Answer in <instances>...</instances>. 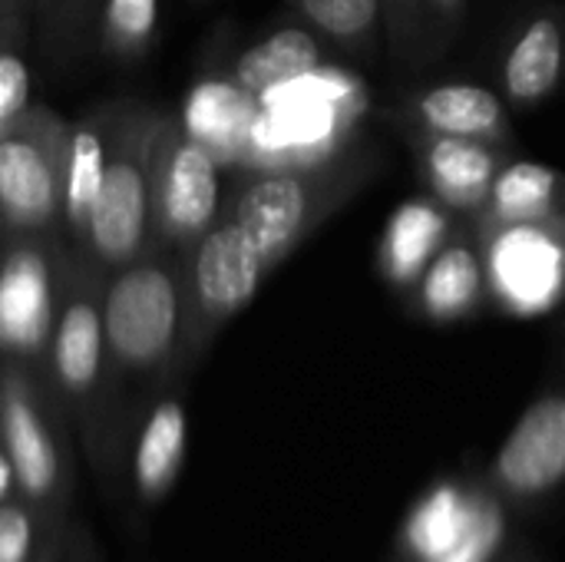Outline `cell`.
<instances>
[{"label": "cell", "mask_w": 565, "mask_h": 562, "mask_svg": "<svg viewBox=\"0 0 565 562\" xmlns=\"http://www.w3.org/2000/svg\"><path fill=\"white\" fill-rule=\"evenodd\" d=\"M7 494H10V474H7V460L0 454V497H7Z\"/></svg>", "instance_id": "cell-33"}, {"label": "cell", "mask_w": 565, "mask_h": 562, "mask_svg": "<svg viewBox=\"0 0 565 562\" xmlns=\"http://www.w3.org/2000/svg\"><path fill=\"white\" fill-rule=\"evenodd\" d=\"M417 152V169L434 202H440L454 215H477L490 195V185L503 162H510V149L477 139L457 136H407Z\"/></svg>", "instance_id": "cell-14"}, {"label": "cell", "mask_w": 565, "mask_h": 562, "mask_svg": "<svg viewBox=\"0 0 565 562\" xmlns=\"http://www.w3.org/2000/svg\"><path fill=\"white\" fill-rule=\"evenodd\" d=\"M66 129L56 109L30 103L0 132V225L10 238H56Z\"/></svg>", "instance_id": "cell-7"}, {"label": "cell", "mask_w": 565, "mask_h": 562, "mask_svg": "<svg viewBox=\"0 0 565 562\" xmlns=\"http://www.w3.org/2000/svg\"><path fill=\"white\" fill-rule=\"evenodd\" d=\"M377 166L381 159L374 149L344 146L341 152L318 162L265 169L222 195V215H228L248 235L265 268L275 272L377 172Z\"/></svg>", "instance_id": "cell-1"}, {"label": "cell", "mask_w": 565, "mask_h": 562, "mask_svg": "<svg viewBox=\"0 0 565 562\" xmlns=\"http://www.w3.org/2000/svg\"><path fill=\"white\" fill-rule=\"evenodd\" d=\"M298 17L334 46L371 56L384 36L381 0H291Z\"/></svg>", "instance_id": "cell-24"}, {"label": "cell", "mask_w": 565, "mask_h": 562, "mask_svg": "<svg viewBox=\"0 0 565 562\" xmlns=\"http://www.w3.org/2000/svg\"><path fill=\"white\" fill-rule=\"evenodd\" d=\"M354 83L321 63L301 79L255 96V116L235 166L265 172L341 152L348 146L341 136L354 132Z\"/></svg>", "instance_id": "cell-4"}, {"label": "cell", "mask_w": 565, "mask_h": 562, "mask_svg": "<svg viewBox=\"0 0 565 562\" xmlns=\"http://www.w3.org/2000/svg\"><path fill=\"white\" fill-rule=\"evenodd\" d=\"M103 0H33L30 36L50 73H66L96 46V20Z\"/></svg>", "instance_id": "cell-22"}, {"label": "cell", "mask_w": 565, "mask_h": 562, "mask_svg": "<svg viewBox=\"0 0 565 562\" xmlns=\"http://www.w3.org/2000/svg\"><path fill=\"white\" fill-rule=\"evenodd\" d=\"M507 500L487 484H463V513H460V533L454 550L444 562H493L503 556V547L510 540V513Z\"/></svg>", "instance_id": "cell-25"}, {"label": "cell", "mask_w": 565, "mask_h": 562, "mask_svg": "<svg viewBox=\"0 0 565 562\" xmlns=\"http://www.w3.org/2000/svg\"><path fill=\"white\" fill-rule=\"evenodd\" d=\"M565 477V397L550 388L516 421L493 457L487 484L507 503H540Z\"/></svg>", "instance_id": "cell-12"}, {"label": "cell", "mask_w": 565, "mask_h": 562, "mask_svg": "<svg viewBox=\"0 0 565 562\" xmlns=\"http://www.w3.org/2000/svg\"><path fill=\"white\" fill-rule=\"evenodd\" d=\"M0 10H20V13H26V17H30L33 0H0Z\"/></svg>", "instance_id": "cell-32"}, {"label": "cell", "mask_w": 565, "mask_h": 562, "mask_svg": "<svg viewBox=\"0 0 565 562\" xmlns=\"http://www.w3.org/2000/svg\"><path fill=\"white\" fill-rule=\"evenodd\" d=\"M159 33V0H103L93 53L106 63H139Z\"/></svg>", "instance_id": "cell-26"}, {"label": "cell", "mask_w": 565, "mask_h": 562, "mask_svg": "<svg viewBox=\"0 0 565 562\" xmlns=\"http://www.w3.org/2000/svg\"><path fill=\"white\" fill-rule=\"evenodd\" d=\"M33 562H70L63 556V540H53V537H50V543L43 547V553Z\"/></svg>", "instance_id": "cell-31"}, {"label": "cell", "mask_w": 565, "mask_h": 562, "mask_svg": "<svg viewBox=\"0 0 565 562\" xmlns=\"http://www.w3.org/2000/svg\"><path fill=\"white\" fill-rule=\"evenodd\" d=\"M182 255L146 248L103 278V348L116 381L166 388L185 368Z\"/></svg>", "instance_id": "cell-2"}, {"label": "cell", "mask_w": 565, "mask_h": 562, "mask_svg": "<svg viewBox=\"0 0 565 562\" xmlns=\"http://www.w3.org/2000/svg\"><path fill=\"white\" fill-rule=\"evenodd\" d=\"M424 3V63L437 60L457 40L467 17V0H420Z\"/></svg>", "instance_id": "cell-30"}, {"label": "cell", "mask_w": 565, "mask_h": 562, "mask_svg": "<svg viewBox=\"0 0 565 562\" xmlns=\"http://www.w3.org/2000/svg\"><path fill=\"white\" fill-rule=\"evenodd\" d=\"M189 417L179 394H162L136 431L132 444V490L142 507L162 503L185 464Z\"/></svg>", "instance_id": "cell-17"}, {"label": "cell", "mask_w": 565, "mask_h": 562, "mask_svg": "<svg viewBox=\"0 0 565 562\" xmlns=\"http://www.w3.org/2000/svg\"><path fill=\"white\" fill-rule=\"evenodd\" d=\"M391 119L407 132L420 136H457L510 149L513 129L500 96L477 83H440L411 93Z\"/></svg>", "instance_id": "cell-13"}, {"label": "cell", "mask_w": 565, "mask_h": 562, "mask_svg": "<svg viewBox=\"0 0 565 562\" xmlns=\"http://www.w3.org/2000/svg\"><path fill=\"white\" fill-rule=\"evenodd\" d=\"M162 109L122 99V116L93 192L83 238L66 248L103 278L149 248V149Z\"/></svg>", "instance_id": "cell-5"}, {"label": "cell", "mask_w": 565, "mask_h": 562, "mask_svg": "<svg viewBox=\"0 0 565 562\" xmlns=\"http://www.w3.org/2000/svg\"><path fill=\"white\" fill-rule=\"evenodd\" d=\"M53 523L20 497H0V562H33L43 547V527Z\"/></svg>", "instance_id": "cell-28"}, {"label": "cell", "mask_w": 565, "mask_h": 562, "mask_svg": "<svg viewBox=\"0 0 565 562\" xmlns=\"http://www.w3.org/2000/svg\"><path fill=\"white\" fill-rule=\"evenodd\" d=\"M565 215L546 222H516L477 235L487 291L503 311L533 318L563 295Z\"/></svg>", "instance_id": "cell-10"}, {"label": "cell", "mask_w": 565, "mask_h": 562, "mask_svg": "<svg viewBox=\"0 0 565 562\" xmlns=\"http://www.w3.org/2000/svg\"><path fill=\"white\" fill-rule=\"evenodd\" d=\"M384 40L391 56L411 70L424 66V3L420 0H381Z\"/></svg>", "instance_id": "cell-29"}, {"label": "cell", "mask_w": 565, "mask_h": 562, "mask_svg": "<svg viewBox=\"0 0 565 562\" xmlns=\"http://www.w3.org/2000/svg\"><path fill=\"white\" fill-rule=\"evenodd\" d=\"M46 391L83 427L93 450L106 437V401L116 391L103 348V275L60 252L53 321L46 341Z\"/></svg>", "instance_id": "cell-3"}, {"label": "cell", "mask_w": 565, "mask_h": 562, "mask_svg": "<svg viewBox=\"0 0 565 562\" xmlns=\"http://www.w3.org/2000/svg\"><path fill=\"white\" fill-rule=\"evenodd\" d=\"M218 212L222 182L215 156L185 132L182 119L159 113L149 149V248L182 255Z\"/></svg>", "instance_id": "cell-8"}, {"label": "cell", "mask_w": 565, "mask_h": 562, "mask_svg": "<svg viewBox=\"0 0 565 562\" xmlns=\"http://www.w3.org/2000/svg\"><path fill=\"white\" fill-rule=\"evenodd\" d=\"M56 238H10L0 248V361L40 368L46 358L56 262Z\"/></svg>", "instance_id": "cell-11"}, {"label": "cell", "mask_w": 565, "mask_h": 562, "mask_svg": "<svg viewBox=\"0 0 565 562\" xmlns=\"http://www.w3.org/2000/svg\"><path fill=\"white\" fill-rule=\"evenodd\" d=\"M454 212H447L434 199H417L401 205L377 245V268L381 275L397 285L411 288L417 275L427 268V262L437 255V248L450 238Z\"/></svg>", "instance_id": "cell-19"}, {"label": "cell", "mask_w": 565, "mask_h": 562, "mask_svg": "<svg viewBox=\"0 0 565 562\" xmlns=\"http://www.w3.org/2000/svg\"><path fill=\"white\" fill-rule=\"evenodd\" d=\"M30 17L20 10H0V132L30 106Z\"/></svg>", "instance_id": "cell-27"}, {"label": "cell", "mask_w": 565, "mask_h": 562, "mask_svg": "<svg viewBox=\"0 0 565 562\" xmlns=\"http://www.w3.org/2000/svg\"><path fill=\"white\" fill-rule=\"evenodd\" d=\"M463 484H437L407 517L401 550L411 562H444L457 543Z\"/></svg>", "instance_id": "cell-23"}, {"label": "cell", "mask_w": 565, "mask_h": 562, "mask_svg": "<svg viewBox=\"0 0 565 562\" xmlns=\"http://www.w3.org/2000/svg\"><path fill=\"white\" fill-rule=\"evenodd\" d=\"M0 454L10 474V494L60 520L70 497V464L60 437V417L46 384L33 368L0 361Z\"/></svg>", "instance_id": "cell-6"}, {"label": "cell", "mask_w": 565, "mask_h": 562, "mask_svg": "<svg viewBox=\"0 0 565 562\" xmlns=\"http://www.w3.org/2000/svg\"><path fill=\"white\" fill-rule=\"evenodd\" d=\"M563 215V179L543 162H503L487 202L473 215V229L490 232L516 222H546Z\"/></svg>", "instance_id": "cell-18"}, {"label": "cell", "mask_w": 565, "mask_h": 562, "mask_svg": "<svg viewBox=\"0 0 565 562\" xmlns=\"http://www.w3.org/2000/svg\"><path fill=\"white\" fill-rule=\"evenodd\" d=\"M411 288L417 315L434 325L473 318L490 298L480 245L473 238H447Z\"/></svg>", "instance_id": "cell-15"}, {"label": "cell", "mask_w": 565, "mask_h": 562, "mask_svg": "<svg viewBox=\"0 0 565 562\" xmlns=\"http://www.w3.org/2000/svg\"><path fill=\"white\" fill-rule=\"evenodd\" d=\"M563 73V30L553 13L536 17L510 46L503 63V89L516 106L543 103Z\"/></svg>", "instance_id": "cell-21"}, {"label": "cell", "mask_w": 565, "mask_h": 562, "mask_svg": "<svg viewBox=\"0 0 565 562\" xmlns=\"http://www.w3.org/2000/svg\"><path fill=\"white\" fill-rule=\"evenodd\" d=\"M122 116V99L119 103H103L70 123L66 129V152H63V215L60 225L70 232V248L79 245L86 212L93 202V192L99 185L116 126Z\"/></svg>", "instance_id": "cell-16"}, {"label": "cell", "mask_w": 565, "mask_h": 562, "mask_svg": "<svg viewBox=\"0 0 565 562\" xmlns=\"http://www.w3.org/2000/svg\"><path fill=\"white\" fill-rule=\"evenodd\" d=\"M324 63L321 40L305 26H278L275 33L252 43L232 66L228 83L248 96H265L285 83L301 79L305 73Z\"/></svg>", "instance_id": "cell-20"}, {"label": "cell", "mask_w": 565, "mask_h": 562, "mask_svg": "<svg viewBox=\"0 0 565 562\" xmlns=\"http://www.w3.org/2000/svg\"><path fill=\"white\" fill-rule=\"evenodd\" d=\"M265 268L248 235L218 212V219L182 252V305H185V368L202 358L215 335L258 295Z\"/></svg>", "instance_id": "cell-9"}, {"label": "cell", "mask_w": 565, "mask_h": 562, "mask_svg": "<svg viewBox=\"0 0 565 562\" xmlns=\"http://www.w3.org/2000/svg\"><path fill=\"white\" fill-rule=\"evenodd\" d=\"M493 562H520V560H513V556H503V560H493Z\"/></svg>", "instance_id": "cell-34"}]
</instances>
